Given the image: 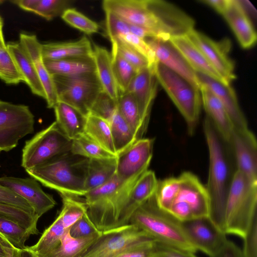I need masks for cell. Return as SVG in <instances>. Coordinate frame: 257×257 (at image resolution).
<instances>
[{
  "label": "cell",
  "mask_w": 257,
  "mask_h": 257,
  "mask_svg": "<svg viewBox=\"0 0 257 257\" xmlns=\"http://www.w3.org/2000/svg\"><path fill=\"white\" fill-rule=\"evenodd\" d=\"M203 128L209 152L208 177L205 186L209 201L208 218L218 230L224 233L225 205L234 172L231 171L225 148L226 143L207 116Z\"/></svg>",
  "instance_id": "obj_1"
},
{
  "label": "cell",
  "mask_w": 257,
  "mask_h": 257,
  "mask_svg": "<svg viewBox=\"0 0 257 257\" xmlns=\"http://www.w3.org/2000/svg\"><path fill=\"white\" fill-rule=\"evenodd\" d=\"M142 175L124 179L115 174L105 184L85 194L87 214L99 231L117 227L131 191Z\"/></svg>",
  "instance_id": "obj_2"
},
{
  "label": "cell",
  "mask_w": 257,
  "mask_h": 257,
  "mask_svg": "<svg viewBox=\"0 0 257 257\" xmlns=\"http://www.w3.org/2000/svg\"><path fill=\"white\" fill-rule=\"evenodd\" d=\"M88 159L70 152L33 169L28 175L60 195L83 197Z\"/></svg>",
  "instance_id": "obj_3"
},
{
  "label": "cell",
  "mask_w": 257,
  "mask_h": 257,
  "mask_svg": "<svg viewBox=\"0 0 257 257\" xmlns=\"http://www.w3.org/2000/svg\"><path fill=\"white\" fill-rule=\"evenodd\" d=\"M129 224L138 226L163 243L193 253L197 251L185 233L181 222L160 209L154 196L134 212Z\"/></svg>",
  "instance_id": "obj_4"
},
{
  "label": "cell",
  "mask_w": 257,
  "mask_h": 257,
  "mask_svg": "<svg viewBox=\"0 0 257 257\" xmlns=\"http://www.w3.org/2000/svg\"><path fill=\"white\" fill-rule=\"evenodd\" d=\"M256 205L257 184L235 170L226 202L224 232L243 238L256 216Z\"/></svg>",
  "instance_id": "obj_5"
},
{
  "label": "cell",
  "mask_w": 257,
  "mask_h": 257,
  "mask_svg": "<svg viewBox=\"0 0 257 257\" xmlns=\"http://www.w3.org/2000/svg\"><path fill=\"white\" fill-rule=\"evenodd\" d=\"M153 67L158 83L183 116L190 134H193L202 105L199 88L157 61Z\"/></svg>",
  "instance_id": "obj_6"
},
{
  "label": "cell",
  "mask_w": 257,
  "mask_h": 257,
  "mask_svg": "<svg viewBox=\"0 0 257 257\" xmlns=\"http://www.w3.org/2000/svg\"><path fill=\"white\" fill-rule=\"evenodd\" d=\"M72 141L54 121L27 140L22 149L21 166L25 171L71 152Z\"/></svg>",
  "instance_id": "obj_7"
},
{
  "label": "cell",
  "mask_w": 257,
  "mask_h": 257,
  "mask_svg": "<svg viewBox=\"0 0 257 257\" xmlns=\"http://www.w3.org/2000/svg\"><path fill=\"white\" fill-rule=\"evenodd\" d=\"M52 76L58 101L73 107L87 116L97 96L103 90L96 73L71 76Z\"/></svg>",
  "instance_id": "obj_8"
},
{
  "label": "cell",
  "mask_w": 257,
  "mask_h": 257,
  "mask_svg": "<svg viewBox=\"0 0 257 257\" xmlns=\"http://www.w3.org/2000/svg\"><path fill=\"white\" fill-rule=\"evenodd\" d=\"M102 8L129 24L150 31L156 38L170 40L158 12L156 0H104Z\"/></svg>",
  "instance_id": "obj_9"
},
{
  "label": "cell",
  "mask_w": 257,
  "mask_h": 257,
  "mask_svg": "<svg viewBox=\"0 0 257 257\" xmlns=\"http://www.w3.org/2000/svg\"><path fill=\"white\" fill-rule=\"evenodd\" d=\"M34 115L29 107L0 100V152H9L34 131Z\"/></svg>",
  "instance_id": "obj_10"
},
{
  "label": "cell",
  "mask_w": 257,
  "mask_h": 257,
  "mask_svg": "<svg viewBox=\"0 0 257 257\" xmlns=\"http://www.w3.org/2000/svg\"><path fill=\"white\" fill-rule=\"evenodd\" d=\"M150 239L155 240L138 226L128 224L102 232L82 257H114Z\"/></svg>",
  "instance_id": "obj_11"
},
{
  "label": "cell",
  "mask_w": 257,
  "mask_h": 257,
  "mask_svg": "<svg viewBox=\"0 0 257 257\" xmlns=\"http://www.w3.org/2000/svg\"><path fill=\"white\" fill-rule=\"evenodd\" d=\"M205 58L221 76L226 84H230L235 78L234 66L228 56L230 49L229 40L217 42L194 29L187 35Z\"/></svg>",
  "instance_id": "obj_12"
},
{
  "label": "cell",
  "mask_w": 257,
  "mask_h": 257,
  "mask_svg": "<svg viewBox=\"0 0 257 257\" xmlns=\"http://www.w3.org/2000/svg\"><path fill=\"white\" fill-rule=\"evenodd\" d=\"M181 224L196 249L209 257L218 252L227 240L226 234L218 230L208 217L193 219L181 222Z\"/></svg>",
  "instance_id": "obj_13"
},
{
  "label": "cell",
  "mask_w": 257,
  "mask_h": 257,
  "mask_svg": "<svg viewBox=\"0 0 257 257\" xmlns=\"http://www.w3.org/2000/svg\"><path fill=\"white\" fill-rule=\"evenodd\" d=\"M0 184L24 199L39 218L56 204L53 196L45 192L38 181L32 177L3 176L0 177Z\"/></svg>",
  "instance_id": "obj_14"
},
{
  "label": "cell",
  "mask_w": 257,
  "mask_h": 257,
  "mask_svg": "<svg viewBox=\"0 0 257 257\" xmlns=\"http://www.w3.org/2000/svg\"><path fill=\"white\" fill-rule=\"evenodd\" d=\"M154 139H143L136 141L117 156L116 174L128 179L141 175L148 170L153 156Z\"/></svg>",
  "instance_id": "obj_15"
},
{
  "label": "cell",
  "mask_w": 257,
  "mask_h": 257,
  "mask_svg": "<svg viewBox=\"0 0 257 257\" xmlns=\"http://www.w3.org/2000/svg\"><path fill=\"white\" fill-rule=\"evenodd\" d=\"M236 169L251 182L257 184V143L249 129H234L229 144Z\"/></svg>",
  "instance_id": "obj_16"
},
{
  "label": "cell",
  "mask_w": 257,
  "mask_h": 257,
  "mask_svg": "<svg viewBox=\"0 0 257 257\" xmlns=\"http://www.w3.org/2000/svg\"><path fill=\"white\" fill-rule=\"evenodd\" d=\"M179 177L180 186L174 201H180L187 206L193 219L208 217L209 201L205 186L191 172H184Z\"/></svg>",
  "instance_id": "obj_17"
},
{
  "label": "cell",
  "mask_w": 257,
  "mask_h": 257,
  "mask_svg": "<svg viewBox=\"0 0 257 257\" xmlns=\"http://www.w3.org/2000/svg\"><path fill=\"white\" fill-rule=\"evenodd\" d=\"M19 43L31 60L45 91L47 107L53 108L58 102V95L52 75L47 70L42 54V44L34 34L21 33Z\"/></svg>",
  "instance_id": "obj_18"
},
{
  "label": "cell",
  "mask_w": 257,
  "mask_h": 257,
  "mask_svg": "<svg viewBox=\"0 0 257 257\" xmlns=\"http://www.w3.org/2000/svg\"><path fill=\"white\" fill-rule=\"evenodd\" d=\"M153 51L156 61L199 88L196 73L170 40L156 38L145 40Z\"/></svg>",
  "instance_id": "obj_19"
},
{
  "label": "cell",
  "mask_w": 257,
  "mask_h": 257,
  "mask_svg": "<svg viewBox=\"0 0 257 257\" xmlns=\"http://www.w3.org/2000/svg\"><path fill=\"white\" fill-rule=\"evenodd\" d=\"M158 83L153 66L148 67L137 73L127 91L133 95L141 119L147 127L152 105L157 94Z\"/></svg>",
  "instance_id": "obj_20"
},
{
  "label": "cell",
  "mask_w": 257,
  "mask_h": 257,
  "mask_svg": "<svg viewBox=\"0 0 257 257\" xmlns=\"http://www.w3.org/2000/svg\"><path fill=\"white\" fill-rule=\"evenodd\" d=\"M200 84L207 87L218 98L226 110L234 129L248 128L247 120L242 111L235 91L230 84H226L206 75L197 73Z\"/></svg>",
  "instance_id": "obj_21"
},
{
  "label": "cell",
  "mask_w": 257,
  "mask_h": 257,
  "mask_svg": "<svg viewBox=\"0 0 257 257\" xmlns=\"http://www.w3.org/2000/svg\"><path fill=\"white\" fill-rule=\"evenodd\" d=\"M244 49L252 47L256 41V34L240 1L228 0L221 15Z\"/></svg>",
  "instance_id": "obj_22"
},
{
  "label": "cell",
  "mask_w": 257,
  "mask_h": 257,
  "mask_svg": "<svg viewBox=\"0 0 257 257\" xmlns=\"http://www.w3.org/2000/svg\"><path fill=\"white\" fill-rule=\"evenodd\" d=\"M202 105L206 116L213 123L219 135L228 146L234 132V125L225 108L215 94L206 86L200 84Z\"/></svg>",
  "instance_id": "obj_23"
},
{
  "label": "cell",
  "mask_w": 257,
  "mask_h": 257,
  "mask_svg": "<svg viewBox=\"0 0 257 257\" xmlns=\"http://www.w3.org/2000/svg\"><path fill=\"white\" fill-rule=\"evenodd\" d=\"M158 181L155 173L151 170H147L141 176L131 191L117 227L129 224L134 212L154 195Z\"/></svg>",
  "instance_id": "obj_24"
},
{
  "label": "cell",
  "mask_w": 257,
  "mask_h": 257,
  "mask_svg": "<svg viewBox=\"0 0 257 257\" xmlns=\"http://www.w3.org/2000/svg\"><path fill=\"white\" fill-rule=\"evenodd\" d=\"M169 40L195 72L206 75L226 84L221 76L187 35L174 37Z\"/></svg>",
  "instance_id": "obj_25"
},
{
  "label": "cell",
  "mask_w": 257,
  "mask_h": 257,
  "mask_svg": "<svg viewBox=\"0 0 257 257\" xmlns=\"http://www.w3.org/2000/svg\"><path fill=\"white\" fill-rule=\"evenodd\" d=\"M92 53L91 44L85 36L75 41L42 44L44 61L73 58H92Z\"/></svg>",
  "instance_id": "obj_26"
},
{
  "label": "cell",
  "mask_w": 257,
  "mask_h": 257,
  "mask_svg": "<svg viewBox=\"0 0 257 257\" xmlns=\"http://www.w3.org/2000/svg\"><path fill=\"white\" fill-rule=\"evenodd\" d=\"M92 48L95 73L103 90L117 102L120 93L113 70L111 54L104 48L95 44Z\"/></svg>",
  "instance_id": "obj_27"
},
{
  "label": "cell",
  "mask_w": 257,
  "mask_h": 257,
  "mask_svg": "<svg viewBox=\"0 0 257 257\" xmlns=\"http://www.w3.org/2000/svg\"><path fill=\"white\" fill-rule=\"evenodd\" d=\"M7 47L23 82L28 86L33 94L45 99L44 90L32 62L19 42H9Z\"/></svg>",
  "instance_id": "obj_28"
},
{
  "label": "cell",
  "mask_w": 257,
  "mask_h": 257,
  "mask_svg": "<svg viewBox=\"0 0 257 257\" xmlns=\"http://www.w3.org/2000/svg\"><path fill=\"white\" fill-rule=\"evenodd\" d=\"M53 109L58 127L68 139L72 141L84 134L86 116L61 101H58Z\"/></svg>",
  "instance_id": "obj_29"
},
{
  "label": "cell",
  "mask_w": 257,
  "mask_h": 257,
  "mask_svg": "<svg viewBox=\"0 0 257 257\" xmlns=\"http://www.w3.org/2000/svg\"><path fill=\"white\" fill-rule=\"evenodd\" d=\"M117 157L104 159H88L84 188L86 193L111 180L116 173Z\"/></svg>",
  "instance_id": "obj_30"
},
{
  "label": "cell",
  "mask_w": 257,
  "mask_h": 257,
  "mask_svg": "<svg viewBox=\"0 0 257 257\" xmlns=\"http://www.w3.org/2000/svg\"><path fill=\"white\" fill-rule=\"evenodd\" d=\"M68 230L65 228L59 214L35 244L26 246L24 249L30 252L33 257H41L60 245Z\"/></svg>",
  "instance_id": "obj_31"
},
{
  "label": "cell",
  "mask_w": 257,
  "mask_h": 257,
  "mask_svg": "<svg viewBox=\"0 0 257 257\" xmlns=\"http://www.w3.org/2000/svg\"><path fill=\"white\" fill-rule=\"evenodd\" d=\"M45 66L52 76H71L95 73L92 58H73L44 61Z\"/></svg>",
  "instance_id": "obj_32"
},
{
  "label": "cell",
  "mask_w": 257,
  "mask_h": 257,
  "mask_svg": "<svg viewBox=\"0 0 257 257\" xmlns=\"http://www.w3.org/2000/svg\"><path fill=\"white\" fill-rule=\"evenodd\" d=\"M11 3L21 9L32 12L48 21L61 16L71 8L73 1L70 0H13Z\"/></svg>",
  "instance_id": "obj_33"
},
{
  "label": "cell",
  "mask_w": 257,
  "mask_h": 257,
  "mask_svg": "<svg viewBox=\"0 0 257 257\" xmlns=\"http://www.w3.org/2000/svg\"><path fill=\"white\" fill-rule=\"evenodd\" d=\"M84 134L108 152L116 155L108 122L89 114L86 116Z\"/></svg>",
  "instance_id": "obj_34"
},
{
  "label": "cell",
  "mask_w": 257,
  "mask_h": 257,
  "mask_svg": "<svg viewBox=\"0 0 257 257\" xmlns=\"http://www.w3.org/2000/svg\"><path fill=\"white\" fill-rule=\"evenodd\" d=\"M118 110L137 140L142 138L147 126L143 123L133 95L127 91L119 96Z\"/></svg>",
  "instance_id": "obj_35"
},
{
  "label": "cell",
  "mask_w": 257,
  "mask_h": 257,
  "mask_svg": "<svg viewBox=\"0 0 257 257\" xmlns=\"http://www.w3.org/2000/svg\"><path fill=\"white\" fill-rule=\"evenodd\" d=\"M101 233L74 238L68 231L60 245L41 257H82Z\"/></svg>",
  "instance_id": "obj_36"
},
{
  "label": "cell",
  "mask_w": 257,
  "mask_h": 257,
  "mask_svg": "<svg viewBox=\"0 0 257 257\" xmlns=\"http://www.w3.org/2000/svg\"><path fill=\"white\" fill-rule=\"evenodd\" d=\"M107 121L110 127L114 146L117 156L138 140L120 114L118 108L109 117Z\"/></svg>",
  "instance_id": "obj_37"
},
{
  "label": "cell",
  "mask_w": 257,
  "mask_h": 257,
  "mask_svg": "<svg viewBox=\"0 0 257 257\" xmlns=\"http://www.w3.org/2000/svg\"><path fill=\"white\" fill-rule=\"evenodd\" d=\"M111 60L113 70L120 95L127 92L133 78L138 72L118 52L112 42Z\"/></svg>",
  "instance_id": "obj_38"
},
{
  "label": "cell",
  "mask_w": 257,
  "mask_h": 257,
  "mask_svg": "<svg viewBox=\"0 0 257 257\" xmlns=\"http://www.w3.org/2000/svg\"><path fill=\"white\" fill-rule=\"evenodd\" d=\"M71 153L87 159H104L117 157L104 149L84 134L72 140Z\"/></svg>",
  "instance_id": "obj_39"
},
{
  "label": "cell",
  "mask_w": 257,
  "mask_h": 257,
  "mask_svg": "<svg viewBox=\"0 0 257 257\" xmlns=\"http://www.w3.org/2000/svg\"><path fill=\"white\" fill-rule=\"evenodd\" d=\"M180 186L179 177H170L158 181L154 198L157 206L161 209L168 211L175 199Z\"/></svg>",
  "instance_id": "obj_40"
},
{
  "label": "cell",
  "mask_w": 257,
  "mask_h": 257,
  "mask_svg": "<svg viewBox=\"0 0 257 257\" xmlns=\"http://www.w3.org/2000/svg\"><path fill=\"white\" fill-rule=\"evenodd\" d=\"M62 199L63 207L59 215L67 229L87 212V207L84 200L78 197L60 195Z\"/></svg>",
  "instance_id": "obj_41"
},
{
  "label": "cell",
  "mask_w": 257,
  "mask_h": 257,
  "mask_svg": "<svg viewBox=\"0 0 257 257\" xmlns=\"http://www.w3.org/2000/svg\"><path fill=\"white\" fill-rule=\"evenodd\" d=\"M0 216L18 223L32 235L39 234L37 222L39 218L37 215L14 206L0 204Z\"/></svg>",
  "instance_id": "obj_42"
},
{
  "label": "cell",
  "mask_w": 257,
  "mask_h": 257,
  "mask_svg": "<svg viewBox=\"0 0 257 257\" xmlns=\"http://www.w3.org/2000/svg\"><path fill=\"white\" fill-rule=\"evenodd\" d=\"M0 233L19 249L25 247L26 241L32 235L18 223L2 216H0Z\"/></svg>",
  "instance_id": "obj_43"
},
{
  "label": "cell",
  "mask_w": 257,
  "mask_h": 257,
  "mask_svg": "<svg viewBox=\"0 0 257 257\" xmlns=\"http://www.w3.org/2000/svg\"><path fill=\"white\" fill-rule=\"evenodd\" d=\"M0 79L10 85H16L23 82L7 46L0 48Z\"/></svg>",
  "instance_id": "obj_44"
},
{
  "label": "cell",
  "mask_w": 257,
  "mask_h": 257,
  "mask_svg": "<svg viewBox=\"0 0 257 257\" xmlns=\"http://www.w3.org/2000/svg\"><path fill=\"white\" fill-rule=\"evenodd\" d=\"M61 17L67 24L87 35L96 33L99 29L97 23L71 8L66 10Z\"/></svg>",
  "instance_id": "obj_45"
},
{
  "label": "cell",
  "mask_w": 257,
  "mask_h": 257,
  "mask_svg": "<svg viewBox=\"0 0 257 257\" xmlns=\"http://www.w3.org/2000/svg\"><path fill=\"white\" fill-rule=\"evenodd\" d=\"M112 42L115 43L119 53L138 72L146 67H150L148 61L126 43L120 40H117Z\"/></svg>",
  "instance_id": "obj_46"
},
{
  "label": "cell",
  "mask_w": 257,
  "mask_h": 257,
  "mask_svg": "<svg viewBox=\"0 0 257 257\" xmlns=\"http://www.w3.org/2000/svg\"><path fill=\"white\" fill-rule=\"evenodd\" d=\"M104 12L106 33L111 42L130 33L128 23L111 12Z\"/></svg>",
  "instance_id": "obj_47"
},
{
  "label": "cell",
  "mask_w": 257,
  "mask_h": 257,
  "mask_svg": "<svg viewBox=\"0 0 257 257\" xmlns=\"http://www.w3.org/2000/svg\"><path fill=\"white\" fill-rule=\"evenodd\" d=\"M117 109V102L102 90L95 101L89 114L99 116L107 121Z\"/></svg>",
  "instance_id": "obj_48"
},
{
  "label": "cell",
  "mask_w": 257,
  "mask_h": 257,
  "mask_svg": "<svg viewBox=\"0 0 257 257\" xmlns=\"http://www.w3.org/2000/svg\"><path fill=\"white\" fill-rule=\"evenodd\" d=\"M68 232L74 238H84L102 233L90 219L87 212L69 228Z\"/></svg>",
  "instance_id": "obj_49"
},
{
  "label": "cell",
  "mask_w": 257,
  "mask_h": 257,
  "mask_svg": "<svg viewBox=\"0 0 257 257\" xmlns=\"http://www.w3.org/2000/svg\"><path fill=\"white\" fill-rule=\"evenodd\" d=\"M137 50L149 62L150 66H153L157 62L154 53L146 41L138 36L129 33L119 38Z\"/></svg>",
  "instance_id": "obj_50"
},
{
  "label": "cell",
  "mask_w": 257,
  "mask_h": 257,
  "mask_svg": "<svg viewBox=\"0 0 257 257\" xmlns=\"http://www.w3.org/2000/svg\"><path fill=\"white\" fill-rule=\"evenodd\" d=\"M0 204L14 206L24 210L31 214L36 215L33 208L24 199L1 184Z\"/></svg>",
  "instance_id": "obj_51"
},
{
  "label": "cell",
  "mask_w": 257,
  "mask_h": 257,
  "mask_svg": "<svg viewBox=\"0 0 257 257\" xmlns=\"http://www.w3.org/2000/svg\"><path fill=\"white\" fill-rule=\"evenodd\" d=\"M156 240L150 239L139 243L114 257H154Z\"/></svg>",
  "instance_id": "obj_52"
},
{
  "label": "cell",
  "mask_w": 257,
  "mask_h": 257,
  "mask_svg": "<svg viewBox=\"0 0 257 257\" xmlns=\"http://www.w3.org/2000/svg\"><path fill=\"white\" fill-rule=\"evenodd\" d=\"M243 239V257H257V216L252 221Z\"/></svg>",
  "instance_id": "obj_53"
},
{
  "label": "cell",
  "mask_w": 257,
  "mask_h": 257,
  "mask_svg": "<svg viewBox=\"0 0 257 257\" xmlns=\"http://www.w3.org/2000/svg\"><path fill=\"white\" fill-rule=\"evenodd\" d=\"M154 257H197L194 253L156 240Z\"/></svg>",
  "instance_id": "obj_54"
},
{
  "label": "cell",
  "mask_w": 257,
  "mask_h": 257,
  "mask_svg": "<svg viewBox=\"0 0 257 257\" xmlns=\"http://www.w3.org/2000/svg\"><path fill=\"white\" fill-rule=\"evenodd\" d=\"M210 257H243L241 249L234 242L227 239L223 246Z\"/></svg>",
  "instance_id": "obj_55"
},
{
  "label": "cell",
  "mask_w": 257,
  "mask_h": 257,
  "mask_svg": "<svg viewBox=\"0 0 257 257\" xmlns=\"http://www.w3.org/2000/svg\"><path fill=\"white\" fill-rule=\"evenodd\" d=\"M200 2L210 6L222 15L227 6L228 0H202Z\"/></svg>",
  "instance_id": "obj_56"
},
{
  "label": "cell",
  "mask_w": 257,
  "mask_h": 257,
  "mask_svg": "<svg viewBox=\"0 0 257 257\" xmlns=\"http://www.w3.org/2000/svg\"><path fill=\"white\" fill-rule=\"evenodd\" d=\"M3 247L7 257H21L20 249L14 247L4 236Z\"/></svg>",
  "instance_id": "obj_57"
},
{
  "label": "cell",
  "mask_w": 257,
  "mask_h": 257,
  "mask_svg": "<svg viewBox=\"0 0 257 257\" xmlns=\"http://www.w3.org/2000/svg\"><path fill=\"white\" fill-rule=\"evenodd\" d=\"M4 1L0 0V4L4 3ZM4 22L2 18L0 16V48H4L7 46L5 43L4 32H3Z\"/></svg>",
  "instance_id": "obj_58"
},
{
  "label": "cell",
  "mask_w": 257,
  "mask_h": 257,
  "mask_svg": "<svg viewBox=\"0 0 257 257\" xmlns=\"http://www.w3.org/2000/svg\"><path fill=\"white\" fill-rule=\"evenodd\" d=\"M4 236L0 233V257H7L6 252L3 247Z\"/></svg>",
  "instance_id": "obj_59"
},
{
  "label": "cell",
  "mask_w": 257,
  "mask_h": 257,
  "mask_svg": "<svg viewBox=\"0 0 257 257\" xmlns=\"http://www.w3.org/2000/svg\"><path fill=\"white\" fill-rule=\"evenodd\" d=\"M21 257H33L32 254L25 249H20Z\"/></svg>",
  "instance_id": "obj_60"
}]
</instances>
